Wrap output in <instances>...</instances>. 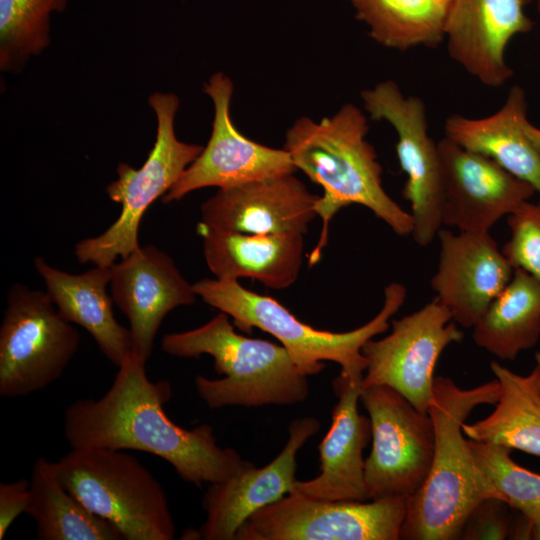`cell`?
Returning <instances> with one entry per match:
<instances>
[{
  "mask_svg": "<svg viewBox=\"0 0 540 540\" xmlns=\"http://www.w3.org/2000/svg\"><path fill=\"white\" fill-rule=\"evenodd\" d=\"M145 365L131 351L102 397L79 399L67 407L63 427L70 447L147 452L198 487L234 474L244 459L233 448L217 444L211 425L187 430L174 423L164 410L172 386L166 380L151 381Z\"/></svg>",
  "mask_w": 540,
  "mask_h": 540,
  "instance_id": "1",
  "label": "cell"
},
{
  "mask_svg": "<svg viewBox=\"0 0 540 540\" xmlns=\"http://www.w3.org/2000/svg\"><path fill=\"white\" fill-rule=\"evenodd\" d=\"M368 130L363 112L345 104L333 116L318 122L302 116L285 134L284 149L296 168L323 190L316 203L322 229L308 257L310 266L318 263L327 245L331 219L349 205L368 208L397 235L413 231L411 214L382 186V167L374 147L366 140Z\"/></svg>",
  "mask_w": 540,
  "mask_h": 540,
  "instance_id": "2",
  "label": "cell"
},
{
  "mask_svg": "<svg viewBox=\"0 0 540 540\" xmlns=\"http://www.w3.org/2000/svg\"><path fill=\"white\" fill-rule=\"evenodd\" d=\"M499 396L496 378L462 389L450 378L435 377L428 408L435 438L432 466L422 487L407 498L400 539H460L473 509L483 500L494 498L469 439L463 437L462 426L475 407L496 404Z\"/></svg>",
  "mask_w": 540,
  "mask_h": 540,
  "instance_id": "3",
  "label": "cell"
},
{
  "mask_svg": "<svg viewBox=\"0 0 540 540\" xmlns=\"http://www.w3.org/2000/svg\"><path fill=\"white\" fill-rule=\"evenodd\" d=\"M229 315L218 313L204 325L162 337V350L172 356L199 359L208 354L220 379L195 377L200 398L211 409L288 406L309 395L307 376L282 345L238 334Z\"/></svg>",
  "mask_w": 540,
  "mask_h": 540,
  "instance_id": "4",
  "label": "cell"
},
{
  "mask_svg": "<svg viewBox=\"0 0 540 540\" xmlns=\"http://www.w3.org/2000/svg\"><path fill=\"white\" fill-rule=\"evenodd\" d=\"M193 287L206 304L229 315L235 327L247 333L258 328L274 336L305 376L320 373L325 368L324 361H331L353 379L362 378L367 367L363 345L387 331L389 319L407 295L403 284H388L383 306L374 318L356 329L338 333L303 323L279 301L245 289L238 280L204 278Z\"/></svg>",
  "mask_w": 540,
  "mask_h": 540,
  "instance_id": "5",
  "label": "cell"
},
{
  "mask_svg": "<svg viewBox=\"0 0 540 540\" xmlns=\"http://www.w3.org/2000/svg\"><path fill=\"white\" fill-rule=\"evenodd\" d=\"M62 485L125 540H172L175 524L165 491L123 450L72 448L52 462Z\"/></svg>",
  "mask_w": 540,
  "mask_h": 540,
  "instance_id": "6",
  "label": "cell"
},
{
  "mask_svg": "<svg viewBox=\"0 0 540 540\" xmlns=\"http://www.w3.org/2000/svg\"><path fill=\"white\" fill-rule=\"evenodd\" d=\"M157 118L156 139L146 161L135 169L117 166L118 178L106 192L121 204L117 220L102 234L79 241L74 253L81 264L112 266L140 247L138 232L146 210L162 198L201 154L203 146L180 141L175 133L179 98L173 93L154 92L148 99Z\"/></svg>",
  "mask_w": 540,
  "mask_h": 540,
  "instance_id": "7",
  "label": "cell"
},
{
  "mask_svg": "<svg viewBox=\"0 0 540 540\" xmlns=\"http://www.w3.org/2000/svg\"><path fill=\"white\" fill-rule=\"evenodd\" d=\"M80 335L47 292L14 284L0 326V395L17 398L58 380L78 351Z\"/></svg>",
  "mask_w": 540,
  "mask_h": 540,
  "instance_id": "8",
  "label": "cell"
},
{
  "mask_svg": "<svg viewBox=\"0 0 540 540\" xmlns=\"http://www.w3.org/2000/svg\"><path fill=\"white\" fill-rule=\"evenodd\" d=\"M407 498L337 501L292 492L252 514L236 540H398Z\"/></svg>",
  "mask_w": 540,
  "mask_h": 540,
  "instance_id": "9",
  "label": "cell"
},
{
  "mask_svg": "<svg viewBox=\"0 0 540 540\" xmlns=\"http://www.w3.org/2000/svg\"><path fill=\"white\" fill-rule=\"evenodd\" d=\"M360 401L372 431L364 470L368 500L413 496L433 461L435 438L429 414L386 385L362 388Z\"/></svg>",
  "mask_w": 540,
  "mask_h": 540,
  "instance_id": "10",
  "label": "cell"
},
{
  "mask_svg": "<svg viewBox=\"0 0 540 540\" xmlns=\"http://www.w3.org/2000/svg\"><path fill=\"white\" fill-rule=\"evenodd\" d=\"M364 109L373 120H385L397 134L396 152L407 179L403 197L411 206L413 238L427 246L442 223L443 187L438 145L428 134L422 99L405 97L392 80L361 92Z\"/></svg>",
  "mask_w": 540,
  "mask_h": 540,
  "instance_id": "11",
  "label": "cell"
},
{
  "mask_svg": "<svg viewBox=\"0 0 540 540\" xmlns=\"http://www.w3.org/2000/svg\"><path fill=\"white\" fill-rule=\"evenodd\" d=\"M451 320L449 310L436 298L393 320L389 335L370 339L362 347L367 360L362 388L389 386L417 410L428 413L436 363L447 346L461 342L464 336Z\"/></svg>",
  "mask_w": 540,
  "mask_h": 540,
  "instance_id": "12",
  "label": "cell"
},
{
  "mask_svg": "<svg viewBox=\"0 0 540 540\" xmlns=\"http://www.w3.org/2000/svg\"><path fill=\"white\" fill-rule=\"evenodd\" d=\"M204 92L214 105L210 138L201 154L162 197L163 203L181 200L205 187L226 189L298 170L284 148L262 145L236 129L230 115L233 83L227 75L213 74L204 84Z\"/></svg>",
  "mask_w": 540,
  "mask_h": 540,
  "instance_id": "13",
  "label": "cell"
},
{
  "mask_svg": "<svg viewBox=\"0 0 540 540\" xmlns=\"http://www.w3.org/2000/svg\"><path fill=\"white\" fill-rule=\"evenodd\" d=\"M441 163L442 223L461 232H489L536 193L528 182L492 159L444 137L438 143Z\"/></svg>",
  "mask_w": 540,
  "mask_h": 540,
  "instance_id": "14",
  "label": "cell"
},
{
  "mask_svg": "<svg viewBox=\"0 0 540 540\" xmlns=\"http://www.w3.org/2000/svg\"><path fill=\"white\" fill-rule=\"evenodd\" d=\"M320 428V421L312 416L293 420L286 445L270 463L257 468L244 460L230 477L209 484L202 499L206 521L200 539L236 540L238 529L252 514L293 492L297 453Z\"/></svg>",
  "mask_w": 540,
  "mask_h": 540,
  "instance_id": "15",
  "label": "cell"
},
{
  "mask_svg": "<svg viewBox=\"0 0 540 540\" xmlns=\"http://www.w3.org/2000/svg\"><path fill=\"white\" fill-rule=\"evenodd\" d=\"M111 267V296L129 321L132 351L147 362L166 315L193 304L197 294L173 259L153 245L140 246Z\"/></svg>",
  "mask_w": 540,
  "mask_h": 540,
  "instance_id": "16",
  "label": "cell"
},
{
  "mask_svg": "<svg viewBox=\"0 0 540 540\" xmlns=\"http://www.w3.org/2000/svg\"><path fill=\"white\" fill-rule=\"evenodd\" d=\"M437 236L439 262L431 288L452 320L472 328L507 286L514 268L489 232L440 229Z\"/></svg>",
  "mask_w": 540,
  "mask_h": 540,
  "instance_id": "17",
  "label": "cell"
},
{
  "mask_svg": "<svg viewBox=\"0 0 540 540\" xmlns=\"http://www.w3.org/2000/svg\"><path fill=\"white\" fill-rule=\"evenodd\" d=\"M318 195L294 174L219 189L201 205V223L245 234L308 232Z\"/></svg>",
  "mask_w": 540,
  "mask_h": 540,
  "instance_id": "18",
  "label": "cell"
},
{
  "mask_svg": "<svg viewBox=\"0 0 540 540\" xmlns=\"http://www.w3.org/2000/svg\"><path fill=\"white\" fill-rule=\"evenodd\" d=\"M535 0H453L446 13L450 57L489 87L506 83L513 71L505 60L509 41L533 28L525 7Z\"/></svg>",
  "mask_w": 540,
  "mask_h": 540,
  "instance_id": "19",
  "label": "cell"
},
{
  "mask_svg": "<svg viewBox=\"0 0 540 540\" xmlns=\"http://www.w3.org/2000/svg\"><path fill=\"white\" fill-rule=\"evenodd\" d=\"M362 379L340 373L332 381L338 401L318 447L320 474L306 481L297 479L293 492L326 500H368L363 451L372 431L370 418L358 410Z\"/></svg>",
  "mask_w": 540,
  "mask_h": 540,
  "instance_id": "20",
  "label": "cell"
},
{
  "mask_svg": "<svg viewBox=\"0 0 540 540\" xmlns=\"http://www.w3.org/2000/svg\"><path fill=\"white\" fill-rule=\"evenodd\" d=\"M197 229L206 264L217 279L251 278L267 288L281 290L298 278L303 234H245L215 230L202 223Z\"/></svg>",
  "mask_w": 540,
  "mask_h": 540,
  "instance_id": "21",
  "label": "cell"
},
{
  "mask_svg": "<svg viewBox=\"0 0 540 540\" xmlns=\"http://www.w3.org/2000/svg\"><path fill=\"white\" fill-rule=\"evenodd\" d=\"M34 266L61 317L88 331L104 356L119 367L132 351L129 328L116 320L113 298L107 292L111 266L95 265L82 274L59 270L36 257Z\"/></svg>",
  "mask_w": 540,
  "mask_h": 540,
  "instance_id": "22",
  "label": "cell"
},
{
  "mask_svg": "<svg viewBox=\"0 0 540 540\" xmlns=\"http://www.w3.org/2000/svg\"><path fill=\"white\" fill-rule=\"evenodd\" d=\"M526 116L525 92L521 87L513 86L503 106L488 117L449 116L444 125L445 137L492 159L531 184L540 195V154L525 132Z\"/></svg>",
  "mask_w": 540,
  "mask_h": 540,
  "instance_id": "23",
  "label": "cell"
},
{
  "mask_svg": "<svg viewBox=\"0 0 540 540\" xmlns=\"http://www.w3.org/2000/svg\"><path fill=\"white\" fill-rule=\"evenodd\" d=\"M490 369L500 384L496 407L484 419L464 423L463 434L473 441L540 457V386L536 368L520 375L492 361Z\"/></svg>",
  "mask_w": 540,
  "mask_h": 540,
  "instance_id": "24",
  "label": "cell"
},
{
  "mask_svg": "<svg viewBox=\"0 0 540 540\" xmlns=\"http://www.w3.org/2000/svg\"><path fill=\"white\" fill-rule=\"evenodd\" d=\"M475 344L500 360L514 361L540 338V282L516 268L507 286L474 324Z\"/></svg>",
  "mask_w": 540,
  "mask_h": 540,
  "instance_id": "25",
  "label": "cell"
},
{
  "mask_svg": "<svg viewBox=\"0 0 540 540\" xmlns=\"http://www.w3.org/2000/svg\"><path fill=\"white\" fill-rule=\"evenodd\" d=\"M36 524L41 540H121L120 531L88 510L59 481L53 463L36 460L25 512Z\"/></svg>",
  "mask_w": 540,
  "mask_h": 540,
  "instance_id": "26",
  "label": "cell"
},
{
  "mask_svg": "<svg viewBox=\"0 0 540 540\" xmlns=\"http://www.w3.org/2000/svg\"><path fill=\"white\" fill-rule=\"evenodd\" d=\"M356 18L378 44L406 51L445 38L447 11L435 0H351Z\"/></svg>",
  "mask_w": 540,
  "mask_h": 540,
  "instance_id": "27",
  "label": "cell"
},
{
  "mask_svg": "<svg viewBox=\"0 0 540 540\" xmlns=\"http://www.w3.org/2000/svg\"><path fill=\"white\" fill-rule=\"evenodd\" d=\"M69 0H0V69L19 73L50 43V17Z\"/></svg>",
  "mask_w": 540,
  "mask_h": 540,
  "instance_id": "28",
  "label": "cell"
},
{
  "mask_svg": "<svg viewBox=\"0 0 540 540\" xmlns=\"http://www.w3.org/2000/svg\"><path fill=\"white\" fill-rule=\"evenodd\" d=\"M469 443L494 498L518 510L531 523H540V475L518 465L507 447L470 439Z\"/></svg>",
  "mask_w": 540,
  "mask_h": 540,
  "instance_id": "29",
  "label": "cell"
},
{
  "mask_svg": "<svg viewBox=\"0 0 540 540\" xmlns=\"http://www.w3.org/2000/svg\"><path fill=\"white\" fill-rule=\"evenodd\" d=\"M510 238L502 252L516 269H522L540 282V201L521 204L508 215Z\"/></svg>",
  "mask_w": 540,
  "mask_h": 540,
  "instance_id": "30",
  "label": "cell"
},
{
  "mask_svg": "<svg viewBox=\"0 0 540 540\" xmlns=\"http://www.w3.org/2000/svg\"><path fill=\"white\" fill-rule=\"evenodd\" d=\"M505 506L504 502L495 498L480 502L467 517L460 539L502 540L511 536Z\"/></svg>",
  "mask_w": 540,
  "mask_h": 540,
  "instance_id": "31",
  "label": "cell"
},
{
  "mask_svg": "<svg viewBox=\"0 0 540 540\" xmlns=\"http://www.w3.org/2000/svg\"><path fill=\"white\" fill-rule=\"evenodd\" d=\"M30 500V480L21 478L0 484V539L16 518L25 513Z\"/></svg>",
  "mask_w": 540,
  "mask_h": 540,
  "instance_id": "32",
  "label": "cell"
},
{
  "mask_svg": "<svg viewBox=\"0 0 540 540\" xmlns=\"http://www.w3.org/2000/svg\"><path fill=\"white\" fill-rule=\"evenodd\" d=\"M524 129L530 141L540 154V128L532 125L527 119L524 123Z\"/></svg>",
  "mask_w": 540,
  "mask_h": 540,
  "instance_id": "33",
  "label": "cell"
},
{
  "mask_svg": "<svg viewBox=\"0 0 540 540\" xmlns=\"http://www.w3.org/2000/svg\"><path fill=\"white\" fill-rule=\"evenodd\" d=\"M530 539L540 540V523H532Z\"/></svg>",
  "mask_w": 540,
  "mask_h": 540,
  "instance_id": "34",
  "label": "cell"
},
{
  "mask_svg": "<svg viewBox=\"0 0 540 540\" xmlns=\"http://www.w3.org/2000/svg\"><path fill=\"white\" fill-rule=\"evenodd\" d=\"M538 373V381L540 386V351L535 354V366Z\"/></svg>",
  "mask_w": 540,
  "mask_h": 540,
  "instance_id": "35",
  "label": "cell"
},
{
  "mask_svg": "<svg viewBox=\"0 0 540 540\" xmlns=\"http://www.w3.org/2000/svg\"><path fill=\"white\" fill-rule=\"evenodd\" d=\"M435 1L438 2L447 11L453 0H435Z\"/></svg>",
  "mask_w": 540,
  "mask_h": 540,
  "instance_id": "36",
  "label": "cell"
},
{
  "mask_svg": "<svg viewBox=\"0 0 540 540\" xmlns=\"http://www.w3.org/2000/svg\"><path fill=\"white\" fill-rule=\"evenodd\" d=\"M535 1H536V4H537V9L540 12V0H535Z\"/></svg>",
  "mask_w": 540,
  "mask_h": 540,
  "instance_id": "37",
  "label": "cell"
}]
</instances>
